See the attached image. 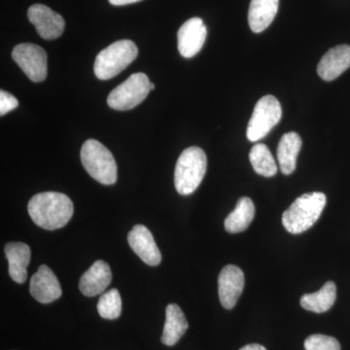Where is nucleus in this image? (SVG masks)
I'll return each mask as SVG.
<instances>
[{"mask_svg": "<svg viewBox=\"0 0 350 350\" xmlns=\"http://www.w3.org/2000/svg\"><path fill=\"white\" fill-rule=\"evenodd\" d=\"M27 17L39 36L46 40H54L64 33L66 27L64 18L48 6L34 4L29 7Z\"/></svg>", "mask_w": 350, "mask_h": 350, "instance_id": "9", "label": "nucleus"}, {"mask_svg": "<svg viewBox=\"0 0 350 350\" xmlns=\"http://www.w3.org/2000/svg\"><path fill=\"white\" fill-rule=\"evenodd\" d=\"M323 193H306L297 198L282 215V224L290 234H298L310 229L319 221L326 206Z\"/></svg>", "mask_w": 350, "mask_h": 350, "instance_id": "2", "label": "nucleus"}, {"mask_svg": "<svg viewBox=\"0 0 350 350\" xmlns=\"http://www.w3.org/2000/svg\"><path fill=\"white\" fill-rule=\"evenodd\" d=\"M29 292L41 304H50L61 298L62 287L56 275L46 265H41L38 273L32 275Z\"/></svg>", "mask_w": 350, "mask_h": 350, "instance_id": "12", "label": "nucleus"}, {"mask_svg": "<svg viewBox=\"0 0 350 350\" xmlns=\"http://www.w3.org/2000/svg\"><path fill=\"white\" fill-rule=\"evenodd\" d=\"M244 283V273L239 267L228 265L223 268L218 278L219 299L223 308H234L243 294Z\"/></svg>", "mask_w": 350, "mask_h": 350, "instance_id": "10", "label": "nucleus"}, {"mask_svg": "<svg viewBox=\"0 0 350 350\" xmlns=\"http://www.w3.org/2000/svg\"><path fill=\"white\" fill-rule=\"evenodd\" d=\"M337 298V287L333 282H328L319 291L305 294L301 298V306L308 312L323 313L328 312Z\"/></svg>", "mask_w": 350, "mask_h": 350, "instance_id": "21", "label": "nucleus"}, {"mask_svg": "<svg viewBox=\"0 0 350 350\" xmlns=\"http://www.w3.org/2000/svg\"><path fill=\"white\" fill-rule=\"evenodd\" d=\"M155 89V84H153V83H151L150 84V90L152 91V90H154Z\"/></svg>", "mask_w": 350, "mask_h": 350, "instance_id": "28", "label": "nucleus"}, {"mask_svg": "<svg viewBox=\"0 0 350 350\" xmlns=\"http://www.w3.org/2000/svg\"><path fill=\"white\" fill-rule=\"evenodd\" d=\"M96 308L103 319H118L122 313V299L118 290L111 289L101 295Z\"/></svg>", "mask_w": 350, "mask_h": 350, "instance_id": "23", "label": "nucleus"}, {"mask_svg": "<svg viewBox=\"0 0 350 350\" xmlns=\"http://www.w3.org/2000/svg\"><path fill=\"white\" fill-rule=\"evenodd\" d=\"M207 29L200 18H192L184 23L177 33V45L182 57H195L206 42Z\"/></svg>", "mask_w": 350, "mask_h": 350, "instance_id": "11", "label": "nucleus"}, {"mask_svg": "<svg viewBox=\"0 0 350 350\" xmlns=\"http://www.w3.org/2000/svg\"><path fill=\"white\" fill-rule=\"evenodd\" d=\"M207 169L206 153L197 146L189 147L177 160L174 185L180 195L193 194L202 183Z\"/></svg>", "mask_w": 350, "mask_h": 350, "instance_id": "3", "label": "nucleus"}, {"mask_svg": "<svg viewBox=\"0 0 350 350\" xmlns=\"http://www.w3.org/2000/svg\"><path fill=\"white\" fill-rule=\"evenodd\" d=\"M250 160L253 170L262 176L273 177L278 172L275 158L271 155L267 145H254L250 153Z\"/></svg>", "mask_w": 350, "mask_h": 350, "instance_id": "22", "label": "nucleus"}, {"mask_svg": "<svg viewBox=\"0 0 350 350\" xmlns=\"http://www.w3.org/2000/svg\"><path fill=\"white\" fill-rule=\"evenodd\" d=\"M301 138L295 131L282 135L278 147V160L283 174H293L296 170L297 158L301 149Z\"/></svg>", "mask_w": 350, "mask_h": 350, "instance_id": "19", "label": "nucleus"}, {"mask_svg": "<svg viewBox=\"0 0 350 350\" xmlns=\"http://www.w3.org/2000/svg\"><path fill=\"white\" fill-rule=\"evenodd\" d=\"M280 0H251L248 23L251 31L260 33L275 20Z\"/></svg>", "mask_w": 350, "mask_h": 350, "instance_id": "18", "label": "nucleus"}, {"mask_svg": "<svg viewBox=\"0 0 350 350\" xmlns=\"http://www.w3.org/2000/svg\"><path fill=\"white\" fill-rule=\"evenodd\" d=\"M350 68V46L332 48L320 59L317 73L325 81H333Z\"/></svg>", "mask_w": 350, "mask_h": 350, "instance_id": "14", "label": "nucleus"}, {"mask_svg": "<svg viewBox=\"0 0 350 350\" xmlns=\"http://www.w3.org/2000/svg\"><path fill=\"white\" fill-rule=\"evenodd\" d=\"M255 216L254 202L250 198L243 197L239 200L236 208L225 219V229L228 232L237 234L245 231Z\"/></svg>", "mask_w": 350, "mask_h": 350, "instance_id": "20", "label": "nucleus"}, {"mask_svg": "<svg viewBox=\"0 0 350 350\" xmlns=\"http://www.w3.org/2000/svg\"><path fill=\"white\" fill-rule=\"evenodd\" d=\"M27 211L38 227L54 231L68 224L75 213V206L66 195L44 192L31 198Z\"/></svg>", "mask_w": 350, "mask_h": 350, "instance_id": "1", "label": "nucleus"}, {"mask_svg": "<svg viewBox=\"0 0 350 350\" xmlns=\"http://www.w3.org/2000/svg\"><path fill=\"white\" fill-rule=\"evenodd\" d=\"M138 55L137 45L124 39L116 41L98 54L94 62V75L100 80H108L118 75Z\"/></svg>", "mask_w": 350, "mask_h": 350, "instance_id": "5", "label": "nucleus"}, {"mask_svg": "<svg viewBox=\"0 0 350 350\" xmlns=\"http://www.w3.org/2000/svg\"><path fill=\"white\" fill-rule=\"evenodd\" d=\"M81 162L88 174L103 185L117 181V163L111 152L94 139H88L81 149Z\"/></svg>", "mask_w": 350, "mask_h": 350, "instance_id": "4", "label": "nucleus"}, {"mask_svg": "<svg viewBox=\"0 0 350 350\" xmlns=\"http://www.w3.org/2000/svg\"><path fill=\"white\" fill-rule=\"evenodd\" d=\"M239 350H267V349L261 345L250 344L246 345L245 347H241Z\"/></svg>", "mask_w": 350, "mask_h": 350, "instance_id": "27", "label": "nucleus"}, {"mask_svg": "<svg viewBox=\"0 0 350 350\" xmlns=\"http://www.w3.org/2000/svg\"><path fill=\"white\" fill-rule=\"evenodd\" d=\"M304 347L306 350H340L337 338L321 334H314L306 338Z\"/></svg>", "mask_w": 350, "mask_h": 350, "instance_id": "24", "label": "nucleus"}, {"mask_svg": "<svg viewBox=\"0 0 350 350\" xmlns=\"http://www.w3.org/2000/svg\"><path fill=\"white\" fill-rule=\"evenodd\" d=\"M12 57L32 82H42L47 77V53L40 46L19 44L14 48Z\"/></svg>", "mask_w": 350, "mask_h": 350, "instance_id": "8", "label": "nucleus"}, {"mask_svg": "<svg viewBox=\"0 0 350 350\" xmlns=\"http://www.w3.org/2000/svg\"><path fill=\"white\" fill-rule=\"evenodd\" d=\"M150 84L146 75L142 72L135 73L109 94L107 98L108 105L120 111L133 109L140 105L150 93Z\"/></svg>", "mask_w": 350, "mask_h": 350, "instance_id": "6", "label": "nucleus"}, {"mask_svg": "<svg viewBox=\"0 0 350 350\" xmlns=\"http://www.w3.org/2000/svg\"><path fill=\"white\" fill-rule=\"evenodd\" d=\"M19 105V101L12 94L1 90L0 91V115L4 116Z\"/></svg>", "mask_w": 350, "mask_h": 350, "instance_id": "25", "label": "nucleus"}, {"mask_svg": "<svg viewBox=\"0 0 350 350\" xmlns=\"http://www.w3.org/2000/svg\"><path fill=\"white\" fill-rule=\"evenodd\" d=\"M138 1H142V0H109L110 3L115 6L126 5V4L135 3Z\"/></svg>", "mask_w": 350, "mask_h": 350, "instance_id": "26", "label": "nucleus"}, {"mask_svg": "<svg viewBox=\"0 0 350 350\" xmlns=\"http://www.w3.org/2000/svg\"><path fill=\"white\" fill-rule=\"evenodd\" d=\"M4 252L8 261L9 275L14 282L24 283L27 278V268L31 262V248L24 243H8Z\"/></svg>", "mask_w": 350, "mask_h": 350, "instance_id": "16", "label": "nucleus"}, {"mask_svg": "<svg viewBox=\"0 0 350 350\" xmlns=\"http://www.w3.org/2000/svg\"><path fill=\"white\" fill-rule=\"evenodd\" d=\"M131 250L148 266H158L162 262V254L148 228L137 225L128 234Z\"/></svg>", "mask_w": 350, "mask_h": 350, "instance_id": "13", "label": "nucleus"}, {"mask_svg": "<svg viewBox=\"0 0 350 350\" xmlns=\"http://www.w3.org/2000/svg\"><path fill=\"white\" fill-rule=\"evenodd\" d=\"M282 116V105L278 98L271 94L262 96L255 105L252 117L248 123L246 131L248 140L256 142L266 137L273 126L280 123Z\"/></svg>", "mask_w": 350, "mask_h": 350, "instance_id": "7", "label": "nucleus"}, {"mask_svg": "<svg viewBox=\"0 0 350 350\" xmlns=\"http://www.w3.org/2000/svg\"><path fill=\"white\" fill-rule=\"evenodd\" d=\"M112 280L111 269L107 262L98 260L81 276L79 289L86 297L103 294Z\"/></svg>", "mask_w": 350, "mask_h": 350, "instance_id": "15", "label": "nucleus"}, {"mask_svg": "<svg viewBox=\"0 0 350 350\" xmlns=\"http://www.w3.org/2000/svg\"><path fill=\"white\" fill-rule=\"evenodd\" d=\"M189 324L180 306L170 304L165 308V322L161 340L163 345L172 347L183 337L188 330Z\"/></svg>", "mask_w": 350, "mask_h": 350, "instance_id": "17", "label": "nucleus"}]
</instances>
